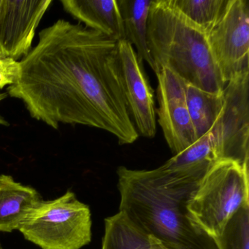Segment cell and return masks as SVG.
I'll return each instance as SVG.
<instances>
[{
  "label": "cell",
  "mask_w": 249,
  "mask_h": 249,
  "mask_svg": "<svg viewBox=\"0 0 249 249\" xmlns=\"http://www.w3.org/2000/svg\"><path fill=\"white\" fill-rule=\"evenodd\" d=\"M18 81L7 94L33 119L54 129L84 125L106 131L119 145L139 138L128 110L118 42L83 24L59 19L39 33L19 61Z\"/></svg>",
  "instance_id": "obj_1"
},
{
  "label": "cell",
  "mask_w": 249,
  "mask_h": 249,
  "mask_svg": "<svg viewBox=\"0 0 249 249\" xmlns=\"http://www.w3.org/2000/svg\"><path fill=\"white\" fill-rule=\"evenodd\" d=\"M213 163L174 166L166 161L154 170H117L119 211L169 249H218L194 222L187 209L207 170Z\"/></svg>",
  "instance_id": "obj_2"
},
{
  "label": "cell",
  "mask_w": 249,
  "mask_h": 249,
  "mask_svg": "<svg viewBox=\"0 0 249 249\" xmlns=\"http://www.w3.org/2000/svg\"><path fill=\"white\" fill-rule=\"evenodd\" d=\"M147 43L155 74L167 68L203 91H224L226 84L214 60L208 33L175 7L171 0H152Z\"/></svg>",
  "instance_id": "obj_3"
},
{
  "label": "cell",
  "mask_w": 249,
  "mask_h": 249,
  "mask_svg": "<svg viewBox=\"0 0 249 249\" xmlns=\"http://www.w3.org/2000/svg\"><path fill=\"white\" fill-rule=\"evenodd\" d=\"M249 162L218 160L209 167L188 202L194 222L215 240L230 218L249 204Z\"/></svg>",
  "instance_id": "obj_4"
},
{
  "label": "cell",
  "mask_w": 249,
  "mask_h": 249,
  "mask_svg": "<svg viewBox=\"0 0 249 249\" xmlns=\"http://www.w3.org/2000/svg\"><path fill=\"white\" fill-rule=\"evenodd\" d=\"M91 214L88 205L72 191L39 203L18 230L43 249H81L91 240Z\"/></svg>",
  "instance_id": "obj_5"
},
{
  "label": "cell",
  "mask_w": 249,
  "mask_h": 249,
  "mask_svg": "<svg viewBox=\"0 0 249 249\" xmlns=\"http://www.w3.org/2000/svg\"><path fill=\"white\" fill-rule=\"evenodd\" d=\"M249 71L226 84L222 110L211 129L217 160L249 162Z\"/></svg>",
  "instance_id": "obj_6"
},
{
  "label": "cell",
  "mask_w": 249,
  "mask_h": 249,
  "mask_svg": "<svg viewBox=\"0 0 249 249\" xmlns=\"http://www.w3.org/2000/svg\"><path fill=\"white\" fill-rule=\"evenodd\" d=\"M214 60L227 84L249 71V2L229 0L219 21L208 33Z\"/></svg>",
  "instance_id": "obj_7"
},
{
  "label": "cell",
  "mask_w": 249,
  "mask_h": 249,
  "mask_svg": "<svg viewBox=\"0 0 249 249\" xmlns=\"http://www.w3.org/2000/svg\"><path fill=\"white\" fill-rule=\"evenodd\" d=\"M156 75L159 105L156 114L166 142L175 156L196 141L186 104L185 81L167 68H161Z\"/></svg>",
  "instance_id": "obj_8"
},
{
  "label": "cell",
  "mask_w": 249,
  "mask_h": 249,
  "mask_svg": "<svg viewBox=\"0 0 249 249\" xmlns=\"http://www.w3.org/2000/svg\"><path fill=\"white\" fill-rule=\"evenodd\" d=\"M118 54L128 110L138 135L157 134L154 92L135 49L126 40L118 42Z\"/></svg>",
  "instance_id": "obj_9"
},
{
  "label": "cell",
  "mask_w": 249,
  "mask_h": 249,
  "mask_svg": "<svg viewBox=\"0 0 249 249\" xmlns=\"http://www.w3.org/2000/svg\"><path fill=\"white\" fill-rule=\"evenodd\" d=\"M52 0H0V55L21 61Z\"/></svg>",
  "instance_id": "obj_10"
},
{
  "label": "cell",
  "mask_w": 249,
  "mask_h": 249,
  "mask_svg": "<svg viewBox=\"0 0 249 249\" xmlns=\"http://www.w3.org/2000/svg\"><path fill=\"white\" fill-rule=\"evenodd\" d=\"M65 11L84 24L116 42L125 40L117 0H61Z\"/></svg>",
  "instance_id": "obj_11"
},
{
  "label": "cell",
  "mask_w": 249,
  "mask_h": 249,
  "mask_svg": "<svg viewBox=\"0 0 249 249\" xmlns=\"http://www.w3.org/2000/svg\"><path fill=\"white\" fill-rule=\"evenodd\" d=\"M42 201L36 189L0 175V231L18 230L27 215Z\"/></svg>",
  "instance_id": "obj_12"
},
{
  "label": "cell",
  "mask_w": 249,
  "mask_h": 249,
  "mask_svg": "<svg viewBox=\"0 0 249 249\" xmlns=\"http://www.w3.org/2000/svg\"><path fill=\"white\" fill-rule=\"evenodd\" d=\"M102 249H169L154 236L134 224L119 211L105 219Z\"/></svg>",
  "instance_id": "obj_13"
},
{
  "label": "cell",
  "mask_w": 249,
  "mask_h": 249,
  "mask_svg": "<svg viewBox=\"0 0 249 249\" xmlns=\"http://www.w3.org/2000/svg\"><path fill=\"white\" fill-rule=\"evenodd\" d=\"M152 0H117L123 21L125 40L136 49L141 62H147L155 72L147 43L148 19Z\"/></svg>",
  "instance_id": "obj_14"
},
{
  "label": "cell",
  "mask_w": 249,
  "mask_h": 249,
  "mask_svg": "<svg viewBox=\"0 0 249 249\" xmlns=\"http://www.w3.org/2000/svg\"><path fill=\"white\" fill-rule=\"evenodd\" d=\"M186 104L196 134V141L212 129L224 105V91H203L185 82Z\"/></svg>",
  "instance_id": "obj_15"
},
{
  "label": "cell",
  "mask_w": 249,
  "mask_h": 249,
  "mask_svg": "<svg viewBox=\"0 0 249 249\" xmlns=\"http://www.w3.org/2000/svg\"><path fill=\"white\" fill-rule=\"evenodd\" d=\"M176 8L195 25L206 32L216 24L229 0H171Z\"/></svg>",
  "instance_id": "obj_16"
},
{
  "label": "cell",
  "mask_w": 249,
  "mask_h": 249,
  "mask_svg": "<svg viewBox=\"0 0 249 249\" xmlns=\"http://www.w3.org/2000/svg\"><path fill=\"white\" fill-rule=\"evenodd\" d=\"M214 241L218 249H249V204L239 208Z\"/></svg>",
  "instance_id": "obj_17"
},
{
  "label": "cell",
  "mask_w": 249,
  "mask_h": 249,
  "mask_svg": "<svg viewBox=\"0 0 249 249\" xmlns=\"http://www.w3.org/2000/svg\"><path fill=\"white\" fill-rule=\"evenodd\" d=\"M215 144L211 131L197 140L195 143L167 160L174 166H192L217 161Z\"/></svg>",
  "instance_id": "obj_18"
},
{
  "label": "cell",
  "mask_w": 249,
  "mask_h": 249,
  "mask_svg": "<svg viewBox=\"0 0 249 249\" xmlns=\"http://www.w3.org/2000/svg\"><path fill=\"white\" fill-rule=\"evenodd\" d=\"M19 73V61L0 57V89L14 85L18 81Z\"/></svg>",
  "instance_id": "obj_19"
},
{
  "label": "cell",
  "mask_w": 249,
  "mask_h": 249,
  "mask_svg": "<svg viewBox=\"0 0 249 249\" xmlns=\"http://www.w3.org/2000/svg\"><path fill=\"white\" fill-rule=\"evenodd\" d=\"M8 94L7 93H0V103L1 102L3 101L7 97H8ZM9 124L8 122L2 117L1 115H0V126H8Z\"/></svg>",
  "instance_id": "obj_20"
},
{
  "label": "cell",
  "mask_w": 249,
  "mask_h": 249,
  "mask_svg": "<svg viewBox=\"0 0 249 249\" xmlns=\"http://www.w3.org/2000/svg\"><path fill=\"white\" fill-rule=\"evenodd\" d=\"M0 57H3V56H1V55H0Z\"/></svg>",
  "instance_id": "obj_21"
},
{
  "label": "cell",
  "mask_w": 249,
  "mask_h": 249,
  "mask_svg": "<svg viewBox=\"0 0 249 249\" xmlns=\"http://www.w3.org/2000/svg\"><path fill=\"white\" fill-rule=\"evenodd\" d=\"M0 249H2V248H0Z\"/></svg>",
  "instance_id": "obj_22"
}]
</instances>
